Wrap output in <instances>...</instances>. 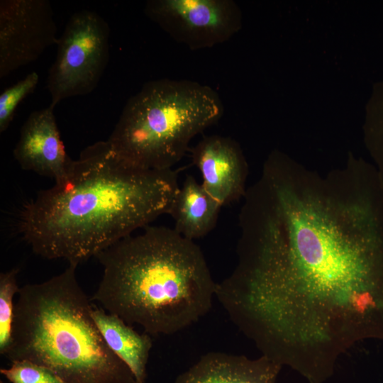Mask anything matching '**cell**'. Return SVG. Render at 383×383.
I'll return each mask as SVG.
<instances>
[{"label": "cell", "instance_id": "6", "mask_svg": "<svg viewBox=\"0 0 383 383\" xmlns=\"http://www.w3.org/2000/svg\"><path fill=\"white\" fill-rule=\"evenodd\" d=\"M109 26L96 12L83 9L72 15L48 75L52 106L96 89L109 62Z\"/></svg>", "mask_w": 383, "mask_h": 383}, {"label": "cell", "instance_id": "4", "mask_svg": "<svg viewBox=\"0 0 383 383\" xmlns=\"http://www.w3.org/2000/svg\"><path fill=\"white\" fill-rule=\"evenodd\" d=\"M77 267L19 289L4 356L45 366L67 383H137L99 331Z\"/></svg>", "mask_w": 383, "mask_h": 383}, {"label": "cell", "instance_id": "11", "mask_svg": "<svg viewBox=\"0 0 383 383\" xmlns=\"http://www.w3.org/2000/svg\"><path fill=\"white\" fill-rule=\"evenodd\" d=\"M282 366L261 355L211 352L201 356L174 383H277Z\"/></svg>", "mask_w": 383, "mask_h": 383}, {"label": "cell", "instance_id": "3", "mask_svg": "<svg viewBox=\"0 0 383 383\" xmlns=\"http://www.w3.org/2000/svg\"><path fill=\"white\" fill-rule=\"evenodd\" d=\"M103 267L91 299L149 335H172L211 309L216 284L201 248L174 228H144L96 256Z\"/></svg>", "mask_w": 383, "mask_h": 383}, {"label": "cell", "instance_id": "10", "mask_svg": "<svg viewBox=\"0 0 383 383\" xmlns=\"http://www.w3.org/2000/svg\"><path fill=\"white\" fill-rule=\"evenodd\" d=\"M54 108L50 104L29 115L21 127L13 156L23 170L58 182L67 176L73 160L62 141Z\"/></svg>", "mask_w": 383, "mask_h": 383}, {"label": "cell", "instance_id": "13", "mask_svg": "<svg viewBox=\"0 0 383 383\" xmlns=\"http://www.w3.org/2000/svg\"><path fill=\"white\" fill-rule=\"evenodd\" d=\"M91 315L109 348L128 367L137 383H145L152 348L149 334H139L119 316L93 306Z\"/></svg>", "mask_w": 383, "mask_h": 383}, {"label": "cell", "instance_id": "2", "mask_svg": "<svg viewBox=\"0 0 383 383\" xmlns=\"http://www.w3.org/2000/svg\"><path fill=\"white\" fill-rule=\"evenodd\" d=\"M179 188L172 169L133 167L98 141L62 181L23 205L18 231L36 255L77 266L169 214Z\"/></svg>", "mask_w": 383, "mask_h": 383}, {"label": "cell", "instance_id": "15", "mask_svg": "<svg viewBox=\"0 0 383 383\" xmlns=\"http://www.w3.org/2000/svg\"><path fill=\"white\" fill-rule=\"evenodd\" d=\"M18 269H12L0 274V353L8 351L12 334V324L15 304L13 298L18 294Z\"/></svg>", "mask_w": 383, "mask_h": 383}, {"label": "cell", "instance_id": "12", "mask_svg": "<svg viewBox=\"0 0 383 383\" xmlns=\"http://www.w3.org/2000/svg\"><path fill=\"white\" fill-rule=\"evenodd\" d=\"M222 206L201 184L188 175L179 186L169 214L173 228L183 237L194 240L206 235L216 226Z\"/></svg>", "mask_w": 383, "mask_h": 383}, {"label": "cell", "instance_id": "14", "mask_svg": "<svg viewBox=\"0 0 383 383\" xmlns=\"http://www.w3.org/2000/svg\"><path fill=\"white\" fill-rule=\"evenodd\" d=\"M363 140L383 181V80L373 84L365 106Z\"/></svg>", "mask_w": 383, "mask_h": 383}, {"label": "cell", "instance_id": "17", "mask_svg": "<svg viewBox=\"0 0 383 383\" xmlns=\"http://www.w3.org/2000/svg\"><path fill=\"white\" fill-rule=\"evenodd\" d=\"M0 372L11 383H67L50 369L27 360L13 362Z\"/></svg>", "mask_w": 383, "mask_h": 383}, {"label": "cell", "instance_id": "1", "mask_svg": "<svg viewBox=\"0 0 383 383\" xmlns=\"http://www.w3.org/2000/svg\"><path fill=\"white\" fill-rule=\"evenodd\" d=\"M243 198L216 298L261 355L325 383L357 343L383 341V182L362 160L320 174L284 156Z\"/></svg>", "mask_w": 383, "mask_h": 383}, {"label": "cell", "instance_id": "18", "mask_svg": "<svg viewBox=\"0 0 383 383\" xmlns=\"http://www.w3.org/2000/svg\"><path fill=\"white\" fill-rule=\"evenodd\" d=\"M0 383H4L2 380L0 381Z\"/></svg>", "mask_w": 383, "mask_h": 383}, {"label": "cell", "instance_id": "9", "mask_svg": "<svg viewBox=\"0 0 383 383\" xmlns=\"http://www.w3.org/2000/svg\"><path fill=\"white\" fill-rule=\"evenodd\" d=\"M202 186L221 206L244 197L248 167L240 145L229 137H204L192 149Z\"/></svg>", "mask_w": 383, "mask_h": 383}, {"label": "cell", "instance_id": "8", "mask_svg": "<svg viewBox=\"0 0 383 383\" xmlns=\"http://www.w3.org/2000/svg\"><path fill=\"white\" fill-rule=\"evenodd\" d=\"M57 40L48 0L0 1L1 79L37 60Z\"/></svg>", "mask_w": 383, "mask_h": 383}, {"label": "cell", "instance_id": "7", "mask_svg": "<svg viewBox=\"0 0 383 383\" xmlns=\"http://www.w3.org/2000/svg\"><path fill=\"white\" fill-rule=\"evenodd\" d=\"M144 13L190 50L225 43L243 26L241 10L233 0H148Z\"/></svg>", "mask_w": 383, "mask_h": 383}, {"label": "cell", "instance_id": "16", "mask_svg": "<svg viewBox=\"0 0 383 383\" xmlns=\"http://www.w3.org/2000/svg\"><path fill=\"white\" fill-rule=\"evenodd\" d=\"M39 75L35 72L28 74L0 95V132H4L11 123L19 104L33 93L39 82Z\"/></svg>", "mask_w": 383, "mask_h": 383}, {"label": "cell", "instance_id": "5", "mask_svg": "<svg viewBox=\"0 0 383 383\" xmlns=\"http://www.w3.org/2000/svg\"><path fill=\"white\" fill-rule=\"evenodd\" d=\"M224 108L211 87L187 79L149 81L125 104L108 142L126 163L172 169L191 140L216 123Z\"/></svg>", "mask_w": 383, "mask_h": 383}]
</instances>
